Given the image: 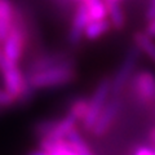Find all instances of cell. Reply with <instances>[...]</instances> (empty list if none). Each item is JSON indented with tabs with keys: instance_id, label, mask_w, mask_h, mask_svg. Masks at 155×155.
I'll return each mask as SVG.
<instances>
[{
	"instance_id": "1",
	"label": "cell",
	"mask_w": 155,
	"mask_h": 155,
	"mask_svg": "<svg viewBox=\"0 0 155 155\" xmlns=\"http://www.w3.org/2000/svg\"><path fill=\"white\" fill-rule=\"evenodd\" d=\"M27 75V81L34 91L40 89H51V88H60L67 84L72 83L76 79V70L74 62L51 67L47 70L30 72Z\"/></svg>"
},
{
	"instance_id": "2",
	"label": "cell",
	"mask_w": 155,
	"mask_h": 155,
	"mask_svg": "<svg viewBox=\"0 0 155 155\" xmlns=\"http://www.w3.org/2000/svg\"><path fill=\"white\" fill-rule=\"evenodd\" d=\"M111 96H113L111 94V78H102L94 88L92 96L89 97L88 113H87L84 120L81 122V127L85 132H92L101 111L104 110L106 102L110 100Z\"/></svg>"
},
{
	"instance_id": "3",
	"label": "cell",
	"mask_w": 155,
	"mask_h": 155,
	"mask_svg": "<svg viewBox=\"0 0 155 155\" xmlns=\"http://www.w3.org/2000/svg\"><path fill=\"white\" fill-rule=\"evenodd\" d=\"M128 88L134 101L149 107L155 105V74L150 70H138L130 79Z\"/></svg>"
},
{
	"instance_id": "4",
	"label": "cell",
	"mask_w": 155,
	"mask_h": 155,
	"mask_svg": "<svg viewBox=\"0 0 155 155\" xmlns=\"http://www.w3.org/2000/svg\"><path fill=\"white\" fill-rule=\"evenodd\" d=\"M141 54V51L136 45L130 47L125 53L122 64L116 69L114 76L111 78V94L113 96H120L125 87H128L130 79L136 74V69H137Z\"/></svg>"
},
{
	"instance_id": "5",
	"label": "cell",
	"mask_w": 155,
	"mask_h": 155,
	"mask_svg": "<svg viewBox=\"0 0 155 155\" xmlns=\"http://www.w3.org/2000/svg\"><path fill=\"white\" fill-rule=\"evenodd\" d=\"M122 106L123 104L120 96H111L110 100L106 102L104 110L101 111L91 133L98 138L107 134L111 130V128L114 127L116 119H118L120 111H122Z\"/></svg>"
},
{
	"instance_id": "6",
	"label": "cell",
	"mask_w": 155,
	"mask_h": 155,
	"mask_svg": "<svg viewBox=\"0 0 155 155\" xmlns=\"http://www.w3.org/2000/svg\"><path fill=\"white\" fill-rule=\"evenodd\" d=\"M89 21H91V17L84 3H78V7L75 9L74 14H72L71 25L69 27V31H67V41L72 47L79 45L83 41V39L85 38L84 35L85 27L89 23Z\"/></svg>"
},
{
	"instance_id": "7",
	"label": "cell",
	"mask_w": 155,
	"mask_h": 155,
	"mask_svg": "<svg viewBox=\"0 0 155 155\" xmlns=\"http://www.w3.org/2000/svg\"><path fill=\"white\" fill-rule=\"evenodd\" d=\"M71 61H72L71 57L69 54H66V53H62V52L43 53V54L35 57L30 64H28L26 74L47 70V69H51V67L64 65V64H67V62H71Z\"/></svg>"
},
{
	"instance_id": "8",
	"label": "cell",
	"mask_w": 155,
	"mask_h": 155,
	"mask_svg": "<svg viewBox=\"0 0 155 155\" xmlns=\"http://www.w3.org/2000/svg\"><path fill=\"white\" fill-rule=\"evenodd\" d=\"M39 147L44 149L51 155H79L71 143L67 140H52V138H40Z\"/></svg>"
},
{
	"instance_id": "9",
	"label": "cell",
	"mask_w": 155,
	"mask_h": 155,
	"mask_svg": "<svg viewBox=\"0 0 155 155\" xmlns=\"http://www.w3.org/2000/svg\"><path fill=\"white\" fill-rule=\"evenodd\" d=\"M107 4V18L111 27L116 31H122L125 27V13L120 0H106Z\"/></svg>"
},
{
	"instance_id": "10",
	"label": "cell",
	"mask_w": 155,
	"mask_h": 155,
	"mask_svg": "<svg viewBox=\"0 0 155 155\" xmlns=\"http://www.w3.org/2000/svg\"><path fill=\"white\" fill-rule=\"evenodd\" d=\"M133 44L141 51L150 61L155 65V41L154 38L147 35L145 31H137L133 34Z\"/></svg>"
},
{
	"instance_id": "11",
	"label": "cell",
	"mask_w": 155,
	"mask_h": 155,
	"mask_svg": "<svg viewBox=\"0 0 155 155\" xmlns=\"http://www.w3.org/2000/svg\"><path fill=\"white\" fill-rule=\"evenodd\" d=\"M110 28H113V27H111L109 18L91 19L89 23L85 27V31H84L85 39H88V40H97V39L106 35V34L110 31Z\"/></svg>"
},
{
	"instance_id": "12",
	"label": "cell",
	"mask_w": 155,
	"mask_h": 155,
	"mask_svg": "<svg viewBox=\"0 0 155 155\" xmlns=\"http://www.w3.org/2000/svg\"><path fill=\"white\" fill-rule=\"evenodd\" d=\"M66 140L71 143V146L75 149V151L79 155H94L93 150L91 149L88 142L84 140V137L80 134L78 128H74L71 132L67 134Z\"/></svg>"
},
{
	"instance_id": "13",
	"label": "cell",
	"mask_w": 155,
	"mask_h": 155,
	"mask_svg": "<svg viewBox=\"0 0 155 155\" xmlns=\"http://www.w3.org/2000/svg\"><path fill=\"white\" fill-rule=\"evenodd\" d=\"M88 106H89V98H87V97H78V98H75L70 104L67 114H70L72 118H75L78 120V123L81 124L87 113H88Z\"/></svg>"
},
{
	"instance_id": "14",
	"label": "cell",
	"mask_w": 155,
	"mask_h": 155,
	"mask_svg": "<svg viewBox=\"0 0 155 155\" xmlns=\"http://www.w3.org/2000/svg\"><path fill=\"white\" fill-rule=\"evenodd\" d=\"M83 3L87 11H88L91 19L107 18V4H106V0H85Z\"/></svg>"
},
{
	"instance_id": "15",
	"label": "cell",
	"mask_w": 155,
	"mask_h": 155,
	"mask_svg": "<svg viewBox=\"0 0 155 155\" xmlns=\"http://www.w3.org/2000/svg\"><path fill=\"white\" fill-rule=\"evenodd\" d=\"M17 104V100L9 93V92L4 88H0V110L2 109H7V107H11V106L16 105Z\"/></svg>"
},
{
	"instance_id": "16",
	"label": "cell",
	"mask_w": 155,
	"mask_h": 155,
	"mask_svg": "<svg viewBox=\"0 0 155 155\" xmlns=\"http://www.w3.org/2000/svg\"><path fill=\"white\" fill-rule=\"evenodd\" d=\"M132 155H155V150L151 146L140 145V146H136L134 147Z\"/></svg>"
},
{
	"instance_id": "17",
	"label": "cell",
	"mask_w": 155,
	"mask_h": 155,
	"mask_svg": "<svg viewBox=\"0 0 155 155\" xmlns=\"http://www.w3.org/2000/svg\"><path fill=\"white\" fill-rule=\"evenodd\" d=\"M145 18H146V21H150V19L155 18V0H150V2H149Z\"/></svg>"
},
{
	"instance_id": "18",
	"label": "cell",
	"mask_w": 155,
	"mask_h": 155,
	"mask_svg": "<svg viewBox=\"0 0 155 155\" xmlns=\"http://www.w3.org/2000/svg\"><path fill=\"white\" fill-rule=\"evenodd\" d=\"M145 32L147 34V35H150L151 38H155V18L150 19V21H147L146 26H145Z\"/></svg>"
},
{
	"instance_id": "19",
	"label": "cell",
	"mask_w": 155,
	"mask_h": 155,
	"mask_svg": "<svg viewBox=\"0 0 155 155\" xmlns=\"http://www.w3.org/2000/svg\"><path fill=\"white\" fill-rule=\"evenodd\" d=\"M147 141H149V146H151L155 150V125H153V127L149 129Z\"/></svg>"
},
{
	"instance_id": "20",
	"label": "cell",
	"mask_w": 155,
	"mask_h": 155,
	"mask_svg": "<svg viewBox=\"0 0 155 155\" xmlns=\"http://www.w3.org/2000/svg\"><path fill=\"white\" fill-rule=\"evenodd\" d=\"M27 155H51V154L48 151H45L44 149L38 147V149H34V150H31V151H28Z\"/></svg>"
},
{
	"instance_id": "21",
	"label": "cell",
	"mask_w": 155,
	"mask_h": 155,
	"mask_svg": "<svg viewBox=\"0 0 155 155\" xmlns=\"http://www.w3.org/2000/svg\"><path fill=\"white\" fill-rule=\"evenodd\" d=\"M120 2H123V0H120Z\"/></svg>"
}]
</instances>
